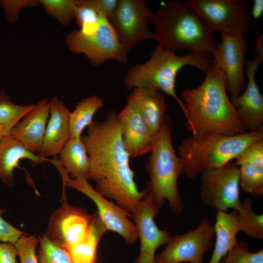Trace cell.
<instances>
[{
  "mask_svg": "<svg viewBox=\"0 0 263 263\" xmlns=\"http://www.w3.org/2000/svg\"><path fill=\"white\" fill-rule=\"evenodd\" d=\"M117 115L111 110L103 121H93L82 138L90 160V179L95 182L94 189L131 213L146 192L139 190L134 180Z\"/></svg>",
  "mask_w": 263,
  "mask_h": 263,
  "instance_id": "1",
  "label": "cell"
},
{
  "mask_svg": "<svg viewBox=\"0 0 263 263\" xmlns=\"http://www.w3.org/2000/svg\"><path fill=\"white\" fill-rule=\"evenodd\" d=\"M206 73L198 87L182 93L187 129L192 136H233L246 132L227 96L224 74L212 63Z\"/></svg>",
  "mask_w": 263,
  "mask_h": 263,
  "instance_id": "2",
  "label": "cell"
},
{
  "mask_svg": "<svg viewBox=\"0 0 263 263\" xmlns=\"http://www.w3.org/2000/svg\"><path fill=\"white\" fill-rule=\"evenodd\" d=\"M150 21L157 46L175 53L185 49L213 57L218 43L214 32L188 1L163 3L152 12Z\"/></svg>",
  "mask_w": 263,
  "mask_h": 263,
  "instance_id": "3",
  "label": "cell"
},
{
  "mask_svg": "<svg viewBox=\"0 0 263 263\" xmlns=\"http://www.w3.org/2000/svg\"><path fill=\"white\" fill-rule=\"evenodd\" d=\"M172 129L171 120L167 115L160 132L153 136L151 154L145 166L150 180L145 190L158 209L167 201L174 213L179 215L184 207L177 182L185 170L173 147Z\"/></svg>",
  "mask_w": 263,
  "mask_h": 263,
  "instance_id": "4",
  "label": "cell"
},
{
  "mask_svg": "<svg viewBox=\"0 0 263 263\" xmlns=\"http://www.w3.org/2000/svg\"><path fill=\"white\" fill-rule=\"evenodd\" d=\"M211 63V57L204 54L190 52L178 56L175 53L156 46L147 61L134 64L126 71L123 85L127 90L145 87L164 92L176 100L185 115V106L175 92L177 73L188 65L206 73Z\"/></svg>",
  "mask_w": 263,
  "mask_h": 263,
  "instance_id": "5",
  "label": "cell"
},
{
  "mask_svg": "<svg viewBox=\"0 0 263 263\" xmlns=\"http://www.w3.org/2000/svg\"><path fill=\"white\" fill-rule=\"evenodd\" d=\"M263 139V129L233 136L207 134L185 138L178 147L185 174L193 178L202 171L221 167L251 144Z\"/></svg>",
  "mask_w": 263,
  "mask_h": 263,
  "instance_id": "6",
  "label": "cell"
},
{
  "mask_svg": "<svg viewBox=\"0 0 263 263\" xmlns=\"http://www.w3.org/2000/svg\"><path fill=\"white\" fill-rule=\"evenodd\" d=\"M65 42L71 52L85 55L94 67L100 66L108 60L120 63L128 60L129 51L104 14L101 15L95 32L87 35L79 30H74L67 35Z\"/></svg>",
  "mask_w": 263,
  "mask_h": 263,
  "instance_id": "7",
  "label": "cell"
},
{
  "mask_svg": "<svg viewBox=\"0 0 263 263\" xmlns=\"http://www.w3.org/2000/svg\"><path fill=\"white\" fill-rule=\"evenodd\" d=\"M200 175V198L202 204L217 211L239 210V168L235 163L231 161L221 167L204 170Z\"/></svg>",
  "mask_w": 263,
  "mask_h": 263,
  "instance_id": "8",
  "label": "cell"
},
{
  "mask_svg": "<svg viewBox=\"0 0 263 263\" xmlns=\"http://www.w3.org/2000/svg\"><path fill=\"white\" fill-rule=\"evenodd\" d=\"M203 20L221 36H243L249 31L252 19L243 0H188Z\"/></svg>",
  "mask_w": 263,
  "mask_h": 263,
  "instance_id": "9",
  "label": "cell"
},
{
  "mask_svg": "<svg viewBox=\"0 0 263 263\" xmlns=\"http://www.w3.org/2000/svg\"><path fill=\"white\" fill-rule=\"evenodd\" d=\"M58 169L64 185L81 192L94 203L97 212L107 230L118 233L127 244H133L136 242L138 238L137 228L128 218L131 217V213L100 194L88 180L79 178L72 179L63 168Z\"/></svg>",
  "mask_w": 263,
  "mask_h": 263,
  "instance_id": "10",
  "label": "cell"
},
{
  "mask_svg": "<svg viewBox=\"0 0 263 263\" xmlns=\"http://www.w3.org/2000/svg\"><path fill=\"white\" fill-rule=\"evenodd\" d=\"M213 225L206 218L197 227L182 234H174L165 248L155 257V263H203V257L212 245Z\"/></svg>",
  "mask_w": 263,
  "mask_h": 263,
  "instance_id": "11",
  "label": "cell"
},
{
  "mask_svg": "<svg viewBox=\"0 0 263 263\" xmlns=\"http://www.w3.org/2000/svg\"><path fill=\"white\" fill-rule=\"evenodd\" d=\"M152 15L144 0H118L110 21L128 51L141 41L155 40V34L148 27Z\"/></svg>",
  "mask_w": 263,
  "mask_h": 263,
  "instance_id": "12",
  "label": "cell"
},
{
  "mask_svg": "<svg viewBox=\"0 0 263 263\" xmlns=\"http://www.w3.org/2000/svg\"><path fill=\"white\" fill-rule=\"evenodd\" d=\"M63 198L61 206L51 214L44 235L52 243L66 249L87 236L92 214L81 207L70 205Z\"/></svg>",
  "mask_w": 263,
  "mask_h": 263,
  "instance_id": "13",
  "label": "cell"
},
{
  "mask_svg": "<svg viewBox=\"0 0 263 263\" xmlns=\"http://www.w3.org/2000/svg\"><path fill=\"white\" fill-rule=\"evenodd\" d=\"M247 50L244 35L224 36L213 55L212 63L224 74L226 91L231 97L239 96L245 88L244 68Z\"/></svg>",
  "mask_w": 263,
  "mask_h": 263,
  "instance_id": "14",
  "label": "cell"
},
{
  "mask_svg": "<svg viewBox=\"0 0 263 263\" xmlns=\"http://www.w3.org/2000/svg\"><path fill=\"white\" fill-rule=\"evenodd\" d=\"M152 199L147 194L131 213L138 232L140 242L139 254L133 263H155V253L157 249L167 245L171 236L166 229H161L154 221L158 212Z\"/></svg>",
  "mask_w": 263,
  "mask_h": 263,
  "instance_id": "15",
  "label": "cell"
},
{
  "mask_svg": "<svg viewBox=\"0 0 263 263\" xmlns=\"http://www.w3.org/2000/svg\"><path fill=\"white\" fill-rule=\"evenodd\" d=\"M263 60L258 55L252 60H245L248 79L245 89L239 96L231 97L230 100L247 132L263 129V96L255 80L256 72Z\"/></svg>",
  "mask_w": 263,
  "mask_h": 263,
  "instance_id": "16",
  "label": "cell"
},
{
  "mask_svg": "<svg viewBox=\"0 0 263 263\" xmlns=\"http://www.w3.org/2000/svg\"><path fill=\"white\" fill-rule=\"evenodd\" d=\"M124 148L130 157L151 151L153 136L138 112L127 104L117 115Z\"/></svg>",
  "mask_w": 263,
  "mask_h": 263,
  "instance_id": "17",
  "label": "cell"
},
{
  "mask_svg": "<svg viewBox=\"0 0 263 263\" xmlns=\"http://www.w3.org/2000/svg\"><path fill=\"white\" fill-rule=\"evenodd\" d=\"M50 115L49 101L42 99L10 132L9 135L32 152L41 147Z\"/></svg>",
  "mask_w": 263,
  "mask_h": 263,
  "instance_id": "18",
  "label": "cell"
},
{
  "mask_svg": "<svg viewBox=\"0 0 263 263\" xmlns=\"http://www.w3.org/2000/svg\"><path fill=\"white\" fill-rule=\"evenodd\" d=\"M50 115L42 144L38 155L42 158L59 154L70 139L69 116L70 111L56 95L49 101Z\"/></svg>",
  "mask_w": 263,
  "mask_h": 263,
  "instance_id": "19",
  "label": "cell"
},
{
  "mask_svg": "<svg viewBox=\"0 0 263 263\" xmlns=\"http://www.w3.org/2000/svg\"><path fill=\"white\" fill-rule=\"evenodd\" d=\"M127 101V104L140 114L152 136L157 135L167 116L165 97L163 93L150 88H135L129 94Z\"/></svg>",
  "mask_w": 263,
  "mask_h": 263,
  "instance_id": "20",
  "label": "cell"
},
{
  "mask_svg": "<svg viewBox=\"0 0 263 263\" xmlns=\"http://www.w3.org/2000/svg\"><path fill=\"white\" fill-rule=\"evenodd\" d=\"M23 159L30 160L33 167L48 160L26 150L9 134L0 141V179L9 187L14 186V170Z\"/></svg>",
  "mask_w": 263,
  "mask_h": 263,
  "instance_id": "21",
  "label": "cell"
},
{
  "mask_svg": "<svg viewBox=\"0 0 263 263\" xmlns=\"http://www.w3.org/2000/svg\"><path fill=\"white\" fill-rule=\"evenodd\" d=\"M213 226L216 235L215 244L208 263H219L238 242L236 236L240 230L237 211L229 213L217 211Z\"/></svg>",
  "mask_w": 263,
  "mask_h": 263,
  "instance_id": "22",
  "label": "cell"
},
{
  "mask_svg": "<svg viewBox=\"0 0 263 263\" xmlns=\"http://www.w3.org/2000/svg\"><path fill=\"white\" fill-rule=\"evenodd\" d=\"M57 161L71 178L90 179V160L82 136L70 138L59 153Z\"/></svg>",
  "mask_w": 263,
  "mask_h": 263,
  "instance_id": "23",
  "label": "cell"
},
{
  "mask_svg": "<svg viewBox=\"0 0 263 263\" xmlns=\"http://www.w3.org/2000/svg\"><path fill=\"white\" fill-rule=\"evenodd\" d=\"M107 230L97 211L92 214L89 231L85 238L78 244L65 249L72 263H95L98 244Z\"/></svg>",
  "mask_w": 263,
  "mask_h": 263,
  "instance_id": "24",
  "label": "cell"
},
{
  "mask_svg": "<svg viewBox=\"0 0 263 263\" xmlns=\"http://www.w3.org/2000/svg\"><path fill=\"white\" fill-rule=\"evenodd\" d=\"M104 103L103 98L95 95L83 98L77 103L75 109L69 113L70 138L81 137L84 129L93 121L95 113L103 106Z\"/></svg>",
  "mask_w": 263,
  "mask_h": 263,
  "instance_id": "25",
  "label": "cell"
},
{
  "mask_svg": "<svg viewBox=\"0 0 263 263\" xmlns=\"http://www.w3.org/2000/svg\"><path fill=\"white\" fill-rule=\"evenodd\" d=\"M35 104L19 105L12 102L4 90L0 93V129L8 135L11 130L34 107Z\"/></svg>",
  "mask_w": 263,
  "mask_h": 263,
  "instance_id": "26",
  "label": "cell"
},
{
  "mask_svg": "<svg viewBox=\"0 0 263 263\" xmlns=\"http://www.w3.org/2000/svg\"><path fill=\"white\" fill-rule=\"evenodd\" d=\"M252 198H247L241 202V207L237 211V219L240 230L250 237L263 239V214L256 213L252 207Z\"/></svg>",
  "mask_w": 263,
  "mask_h": 263,
  "instance_id": "27",
  "label": "cell"
},
{
  "mask_svg": "<svg viewBox=\"0 0 263 263\" xmlns=\"http://www.w3.org/2000/svg\"><path fill=\"white\" fill-rule=\"evenodd\" d=\"M240 187L245 192L256 196L263 194V168L250 164L240 166Z\"/></svg>",
  "mask_w": 263,
  "mask_h": 263,
  "instance_id": "28",
  "label": "cell"
},
{
  "mask_svg": "<svg viewBox=\"0 0 263 263\" xmlns=\"http://www.w3.org/2000/svg\"><path fill=\"white\" fill-rule=\"evenodd\" d=\"M103 14L100 10L85 3L82 0H77L75 19L77 24L80 27V31L87 35L95 32Z\"/></svg>",
  "mask_w": 263,
  "mask_h": 263,
  "instance_id": "29",
  "label": "cell"
},
{
  "mask_svg": "<svg viewBox=\"0 0 263 263\" xmlns=\"http://www.w3.org/2000/svg\"><path fill=\"white\" fill-rule=\"evenodd\" d=\"M49 15L63 25H68L75 19L77 0H39Z\"/></svg>",
  "mask_w": 263,
  "mask_h": 263,
  "instance_id": "30",
  "label": "cell"
},
{
  "mask_svg": "<svg viewBox=\"0 0 263 263\" xmlns=\"http://www.w3.org/2000/svg\"><path fill=\"white\" fill-rule=\"evenodd\" d=\"M38 263H72L67 251L52 243L44 234L38 235Z\"/></svg>",
  "mask_w": 263,
  "mask_h": 263,
  "instance_id": "31",
  "label": "cell"
},
{
  "mask_svg": "<svg viewBox=\"0 0 263 263\" xmlns=\"http://www.w3.org/2000/svg\"><path fill=\"white\" fill-rule=\"evenodd\" d=\"M219 263H263V249L252 252L244 241L237 242Z\"/></svg>",
  "mask_w": 263,
  "mask_h": 263,
  "instance_id": "32",
  "label": "cell"
},
{
  "mask_svg": "<svg viewBox=\"0 0 263 263\" xmlns=\"http://www.w3.org/2000/svg\"><path fill=\"white\" fill-rule=\"evenodd\" d=\"M20 263H38L36 248L38 237L35 234L23 235L14 243Z\"/></svg>",
  "mask_w": 263,
  "mask_h": 263,
  "instance_id": "33",
  "label": "cell"
},
{
  "mask_svg": "<svg viewBox=\"0 0 263 263\" xmlns=\"http://www.w3.org/2000/svg\"><path fill=\"white\" fill-rule=\"evenodd\" d=\"M235 159L238 166L250 164L263 168V139L248 146Z\"/></svg>",
  "mask_w": 263,
  "mask_h": 263,
  "instance_id": "34",
  "label": "cell"
},
{
  "mask_svg": "<svg viewBox=\"0 0 263 263\" xmlns=\"http://www.w3.org/2000/svg\"><path fill=\"white\" fill-rule=\"evenodd\" d=\"M39 4L37 0H0V6L9 22H14L18 20L19 13L23 8L35 7Z\"/></svg>",
  "mask_w": 263,
  "mask_h": 263,
  "instance_id": "35",
  "label": "cell"
},
{
  "mask_svg": "<svg viewBox=\"0 0 263 263\" xmlns=\"http://www.w3.org/2000/svg\"><path fill=\"white\" fill-rule=\"evenodd\" d=\"M0 209V241L15 243L23 235L27 234L17 229L4 220L2 215L6 212Z\"/></svg>",
  "mask_w": 263,
  "mask_h": 263,
  "instance_id": "36",
  "label": "cell"
},
{
  "mask_svg": "<svg viewBox=\"0 0 263 263\" xmlns=\"http://www.w3.org/2000/svg\"><path fill=\"white\" fill-rule=\"evenodd\" d=\"M85 3L100 10L111 21L115 11L118 0H82Z\"/></svg>",
  "mask_w": 263,
  "mask_h": 263,
  "instance_id": "37",
  "label": "cell"
},
{
  "mask_svg": "<svg viewBox=\"0 0 263 263\" xmlns=\"http://www.w3.org/2000/svg\"><path fill=\"white\" fill-rule=\"evenodd\" d=\"M18 256L14 243H0V263H19L16 259Z\"/></svg>",
  "mask_w": 263,
  "mask_h": 263,
  "instance_id": "38",
  "label": "cell"
},
{
  "mask_svg": "<svg viewBox=\"0 0 263 263\" xmlns=\"http://www.w3.org/2000/svg\"><path fill=\"white\" fill-rule=\"evenodd\" d=\"M263 13V0H254L252 10V15L255 21L261 17Z\"/></svg>",
  "mask_w": 263,
  "mask_h": 263,
  "instance_id": "39",
  "label": "cell"
},
{
  "mask_svg": "<svg viewBox=\"0 0 263 263\" xmlns=\"http://www.w3.org/2000/svg\"><path fill=\"white\" fill-rule=\"evenodd\" d=\"M255 51L258 56L263 58V34L257 35L255 44Z\"/></svg>",
  "mask_w": 263,
  "mask_h": 263,
  "instance_id": "40",
  "label": "cell"
},
{
  "mask_svg": "<svg viewBox=\"0 0 263 263\" xmlns=\"http://www.w3.org/2000/svg\"><path fill=\"white\" fill-rule=\"evenodd\" d=\"M7 135L5 133L0 129V141L3 139V138Z\"/></svg>",
  "mask_w": 263,
  "mask_h": 263,
  "instance_id": "41",
  "label": "cell"
}]
</instances>
